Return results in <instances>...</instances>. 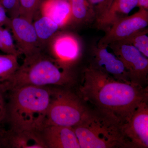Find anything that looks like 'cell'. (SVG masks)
<instances>
[{
    "label": "cell",
    "mask_w": 148,
    "mask_h": 148,
    "mask_svg": "<svg viewBox=\"0 0 148 148\" xmlns=\"http://www.w3.org/2000/svg\"><path fill=\"white\" fill-rule=\"evenodd\" d=\"M45 51L61 68L71 71L72 66L81 57L82 45L73 33L58 31L49 41Z\"/></svg>",
    "instance_id": "cell-6"
},
{
    "label": "cell",
    "mask_w": 148,
    "mask_h": 148,
    "mask_svg": "<svg viewBox=\"0 0 148 148\" xmlns=\"http://www.w3.org/2000/svg\"><path fill=\"white\" fill-rule=\"evenodd\" d=\"M40 132L47 148H80L73 127L47 125Z\"/></svg>",
    "instance_id": "cell-12"
},
{
    "label": "cell",
    "mask_w": 148,
    "mask_h": 148,
    "mask_svg": "<svg viewBox=\"0 0 148 148\" xmlns=\"http://www.w3.org/2000/svg\"><path fill=\"white\" fill-rule=\"evenodd\" d=\"M3 5L10 7H14L20 5V0H1Z\"/></svg>",
    "instance_id": "cell-25"
},
{
    "label": "cell",
    "mask_w": 148,
    "mask_h": 148,
    "mask_svg": "<svg viewBox=\"0 0 148 148\" xmlns=\"http://www.w3.org/2000/svg\"><path fill=\"white\" fill-rule=\"evenodd\" d=\"M82 101L71 90L52 88L44 126L56 125L73 127L79 124L89 109Z\"/></svg>",
    "instance_id": "cell-5"
},
{
    "label": "cell",
    "mask_w": 148,
    "mask_h": 148,
    "mask_svg": "<svg viewBox=\"0 0 148 148\" xmlns=\"http://www.w3.org/2000/svg\"><path fill=\"white\" fill-rule=\"evenodd\" d=\"M73 82L71 71L61 68L42 51L24 56L22 64L7 80L0 84V87L8 92L28 86H65Z\"/></svg>",
    "instance_id": "cell-3"
},
{
    "label": "cell",
    "mask_w": 148,
    "mask_h": 148,
    "mask_svg": "<svg viewBox=\"0 0 148 148\" xmlns=\"http://www.w3.org/2000/svg\"><path fill=\"white\" fill-rule=\"evenodd\" d=\"M138 7L148 10V0H138Z\"/></svg>",
    "instance_id": "cell-26"
},
{
    "label": "cell",
    "mask_w": 148,
    "mask_h": 148,
    "mask_svg": "<svg viewBox=\"0 0 148 148\" xmlns=\"http://www.w3.org/2000/svg\"><path fill=\"white\" fill-rule=\"evenodd\" d=\"M71 17L69 26L77 27L95 21V17L88 0H69Z\"/></svg>",
    "instance_id": "cell-17"
},
{
    "label": "cell",
    "mask_w": 148,
    "mask_h": 148,
    "mask_svg": "<svg viewBox=\"0 0 148 148\" xmlns=\"http://www.w3.org/2000/svg\"><path fill=\"white\" fill-rule=\"evenodd\" d=\"M17 56L0 54V84L4 82L16 71L20 64Z\"/></svg>",
    "instance_id": "cell-18"
},
{
    "label": "cell",
    "mask_w": 148,
    "mask_h": 148,
    "mask_svg": "<svg viewBox=\"0 0 148 148\" xmlns=\"http://www.w3.org/2000/svg\"><path fill=\"white\" fill-rule=\"evenodd\" d=\"M52 88L28 86L7 92L6 122L14 130L40 131L45 125Z\"/></svg>",
    "instance_id": "cell-2"
},
{
    "label": "cell",
    "mask_w": 148,
    "mask_h": 148,
    "mask_svg": "<svg viewBox=\"0 0 148 148\" xmlns=\"http://www.w3.org/2000/svg\"><path fill=\"white\" fill-rule=\"evenodd\" d=\"M11 19L0 1V26L10 30Z\"/></svg>",
    "instance_id": "cell-24"
},
{
    "label": "cell",
    "mask_w": 148,
    "mask_h": 148,
    "mask_svg": "<svg viewBox=\"0 0 148 148\" xmlns=\"http://www.w3.org/2000/svg\"><path fill=\"white\" fill-rule=\"evenodd\" d=\"M1 41L3 53L18 56L21 55L14 43L15 42L11 32L9 29L5 27H2V29Z\"/></svg>",
    "instance_id": "cell-21"
},
{
    "label": "cell",
    "mask_w": 148,
    "mask_h": 148,
    "mask_svg": "<svg viewBox=\"0 0 148 148\" xmlns=\"http://www.w3.org/2000/svg\"><path fill=\"white\" fill-rule=\"evenodd\" d=\"M7 106V92L0 87V127L6 120Z\"/></svg>",
    "instance_id": "cell-23"
},
{
    "label": "cell",
    "mask_w": 148,
    "mask_h": 148,
    "mask_svg": "<svg viewBox=\"0 0 148 148\" xmlns=\"http://www.w3.org/2000/svg\"><path fill=\"white\" fill-rule=\"evenodd\" d=\"M108 47L107 46L98 44L93 46L91 49L92 59L89 65L116 79L130 82L123 63L113 52H110Z\"/></svg>",
    "instance_id": "cell-11"
},
{
    "label": "cell",
    "mask_w": 148,
    "mask_h": 148,
    "mask_svg": "<svg viewBox=\"0 0 148 148\" xmlns=\"http://www.w3.org/2000/svg\"><path fill=\"white\" fill-rule=\"evenodd\" d=\"M10 19V30L21 55L27 56L44 51L39 42L33 22L20 16Z\"/></svg>",
    "instance_id": "cell-10"
},
{
    "label": "cell",
    "mask_w": 148,
    "mask_h": 148,
    "mask_svg": "<svg viewBox=\"0 0 148 148\" xmlns=\"http://www.w3.org/2000/svg\"><path fill=\"white\" fill-rule=\"evenodd\" d=\"M33 24L41 47L45 51L49 41L60 30V27L49 17L39 12L34 18Z\"/></svg>",
    "instance_id": "cell-16"
},
{
    "label": "cell",
    "mask_w": 148,
    "mask_h": 148,
    "mask_svg": "<svg viewBox=\"0 0 148 148\" xmlns=\"http://www.w3.org/2000/svg\"><path fill=\"white\" fill-rule=\"evenodd\" d=\"M79 92L82 100L122 124L129 121L141 103L148 101L147 87L116 79L90 65L83 71Z\"/></svg>",
    "instance_id": "cell-1"
},
{
    "label": "cell",
    "mask_w": 148,
    "mask_h": 148,
    "mask_svg": "<svg viewBox=\"0 0 148 148\" xmlns=\"http://www.w3.org/2000/svg\"><path fill=\"white\" fill-rule=\"evenodd\" d=\"M38 12L52 19L60 29L69 25L71 7L69 0H43Z\"/></svg>",
    "instance_id": "cell-15"
},
{
    "label": "cell",
    "mask_w": 148,
    "mask_h": 148,
    "mask_svg": "<svg viewBox=\"0 0 148 148\" xmlns=\"http://www.w3.org/2000/svg\"><path fill=\"white\" fill-rule=\"evenodd\" d=\"M138 3V0H114L106 13L95 22L96 27L106 32L117 21L128 16Z\"/></svg>",
    "instance_id": "cell-14"
},
{
    "label": "cell",
    "mask_w": 148,
    "mask_h": 148,
    "mask_svg": "<svg viewBox=\"0 0 148 148\" xmlns=\"http://www.w3.org/2000/svg\"><path fill=\"white\" fill-rule=\"evenodd\" d=\"M0 27H1V26H0Z\"/></svg>",
    "instance_id": "cell-29"
},
{
    "label": "cell",
    "mask_w": 148,
    "mask_h": 148,
    "mask_svg": "<svg viewBox=\"0 0 148 148\" xmlns=\"http://www.w3.org/2000/svg\"><path fill=\"white\" fill-rule=\"evenodd\" d=\"M4 129L0 127V148L5 147L4 141Z\"/></svg>",
    "instance_id": "cell-27"
},
{
    "label": "cell",
    "mask_w": 148,
    "mask_h": 148,
    "mask_svg": "<svg viewBox=\"0 0 148 148\" xmlns=\"http://www.w3.org/2000/svg\"><path fill=\"white\" fill-rule=\"evenodd\" d=\"M139 8L136 13L122 18L112 25L97 44L108 46L111 43L124 39L140 29L147 28L148 10Z\"/></svg>",
    "instance_id": "cell-9"
},
{
    "label": "cell",
    "mask_w": 148,
    "mask_h": 148,
    "mask_svg": "<svg viewBox=\"0 0 148 148\" xmlns=\"http://www.w3.org/2000/svg\"><path fill=\"white\" fill-rule=\"evenodd\" d=\"M3 27H0V51L2 52L3 47L1 41V30Z\"/></svg>",
    "instance_id": "cell-28"
},
{
    "label": "cell",
    "mask_w": 148,
    "mask_h": 148,
    "mask_svg": "<svg viewBox=\"0 0 148 148\" xmlns=\"http://www.w3.org/2000/svg\"><path fill=\"white\" fill-rule=\"evenodd\" d=\"M148 28H145L140 29L122 40L134 46L148 58Z\"/></svg>",
    "instance_id": "cell-19"
},
{
    "label": "cell",
    "mask_w": 148,
    "mask_h": 148,
    "mask_svg": "<svg viewBox=\"0 0 148 148\" xmlns=\"http://www.w3.org/2000/svg\"><path fill=\"white\" fill-rule=\"evenodd\" d=\"M43 0H20V15L31 22L38 12Z\"/></svg>",
    "instance_id": "cell-20"
},
{
    "label": "cell",
    "mask_w": 148,
    "mask_h": 148,
    "mask_svg": "<svg viewBox=\"0 0 148 148\" xmlns=\"http://www.w3.org/2000/svg\"><path fill=\"white\" fill-rule=\"evenodd\" d=\"M122 125L108 114L89 109L82 121L73 127L80 148H127Z\"/></svg>",
    "instance_id": "cell-4"
},
{
    "label": "cell",
    "mask_w": 148,
    "mask_h": 148,
    "mask_svg": "<svg viewBox=\"0 0 148 148\" xmlns=\"http://www.w3.org/2000/svg\"><path fill=\"white\" fill-rule=\"evenodd\" d=\"M148 101L138 106L122 130L129 148L148 147Z\"/></svg>",
    "instance_id": "cell-8"
},
{
    "label": "cell",
    "mask_w": 148,
    "mask_h": 148,
    "mask_svg": "<svg viewBox=\"0 0 148 148\" xmlns=\"http://www.w3.org/2000/svg\"><path fill=\"white\" fill-rule=\"evenodd\" d=\"M108 47L123 63L130 81L144 87L148 81V58L123 40L111 43Z\"/></svg>",
    "instance_id": "cell-7"
},
{
    "label": "cell",
    "mask_w": 148,
    "mask_h": 148,
    "mask_svg": "<svg viewBox=\"0 0 148 148\" xmlns=\"http://www.w3.org/2000/svg\"><path fill=\"white\" fill-rule=\"evenodd\" d=\"M94 17L95 22L100 20L110 7L114 0H88Z\"/></svg>",
    "instance_id": "cell-22"
},
{
    "label": "cell",
    "mask_w": 148,
    "mask_h": 148,
    "mask_svg": "<svg viewBox=\"0 0 148 148\" xmlns=\"http://www.w3.org/2000/svg\"><path fill=\"white\" fill-rule=\"evenodd\" d=\"M5 147L47 148L39 131L10 128L4 132Z\"/></svg>",
    "instance_id": "cell-13"
},
{
    "label": "cell",
    "mask_w": 148,
    "mask_h": 148,
    "mask_svg": "<svg viewBox=\"0 0 148 148\" xmlns=\"http://www.w3.org/2000/svg\"><path fill=\"white\" fill-rule=\"evenodd\" d=\"M0 1H1V0H0Z\"/></svg>",
    "instance_id": "cell-30"
}]
</instances>
